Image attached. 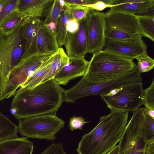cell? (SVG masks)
<instances>
[{
    "label": "cell",
    "mask_w": 154,
    "mask_h": 154,
    "mask_svg": "<svg viewBox=\"0 0 154 154\" xmlns=\"http://www.w3.org/2000/svg\"><path fill=\"white\" fill-rule=\"evenodd\" d=\"M139 34L154 42V15H136Z\"/></svg>",
    "instance_id": "7402d4cb"
},
{
    "label": "cell",
    "mask_w": 154,
    "mask_h": 154,
    "mask_svg": "<svg viewBox=\"0 0 154 154\" xmlns=\"http://www.w3.org/2000/svg\"><path fill=\"white\" fill-rule=\"evenodd\" d=\"M69 60L63 48L60 47L53 57L49 80L54 79L58 72L69 63Z\"/></svg>",
    "instance_id": "d4e9b609"
},
{
    "label": "cell",
    "mask_w": 154,
    "mask_h": 154,
    "mask_svg": "<svg viewBox=\"0 0 154 154\" xmlns=\"http://www.w3.org/2000/svg\"><path fill=\"white\" fill-rule=\"evenodd\" d=\"M72 18V16L69 10L64 7L58 22L56 31V36L59 47L64 45L67 32V24L68 21Z\"/></svg>",
    "instance_id": "cb8c5ba5"
},
{
    "label": "cell",
    "mask_w": 154,
    "mask_h": 154,
    "mask_svg": "<svg viewBox=\"0 0 154 154\" xmlns=\"http://www.w3.org/2000/svg\"><path fill=\"white\" fill-rule=\"evenodd\" d=\"M113 0H96L92 4L83 6L89 7L92 10L101 11L106 8L113 7Z\"/></svg>",
    "instance_id": "4dcf8cb0"
},
{
    "label": "cell",
    "mask_w": 154,
    "mask_h": 154,
    "mask_svg": "<svg viewBox=\"0 0 154 154\" xmlns=\"http://www.w3.org/2000/svg\"><path fill=\"white\" fill-rule=\"evenodd\" d=\"M96 0H66V1L69 3L85 5L93 3L95 2Z\"/></svg>",
    "instance_id": "d590c367"
},
{
    "label": "cell",
    "mask_w": 154,
    "mask_h": 154,
    "mask_svg": "<svg viewBox=\"0 0 154 154\" xmlns=\"http://www.w3.org/2000/svg\"><path fill=\"white\" fill-rule=\"evenodd\" d=\"M136 59L138 61L136 66L140 74L148 72L153 69L154 60L148 55L147 52L141 54Z\"/></svg>",
    "instance_id": "83f0119b"
},
{
    "label": "cell",
    "mask_w": 154,
    "mask_h": 154,
    "mask_svg": "<svg viewBox=\"0 0 154 154\" xmlns=\"http://www.w3.org/2000/svg\"><path fill=\"white\" fill-rule=\"evenodd\" d=\"M105 13L91 10L87 15V34L88 53L103 50L105 40Z\"/></svg>",
    "instance_id": "7c38bea8"
},
{
    "label": "cell",
    "mask_w": 154,
    "mask_h": 154,
    "mask_svg": "<svg viewBox=\"0 0 154 154\" xmlns=\"http://www.w3.org/2000/svg\"><path fill=\"white\" fill-rule=\"evenodd\" d=\"M119 147L118 145L116 146L112 149L107 154H119Z\"/></svg>",
    "instance_id": "8d00e7d4"
},
{
    "label": "cell",
    "mask_w": 154,
    "mask_h": 154,
    "mask_svg": "<svg viewBox=\"0 0 154 154\" xmlns=\"http://www.w3.org/2000/svg\"><path fill=\"white\" fill-rule=\"evenodd\" d=\"M18 0H6L4 8L0 13V23L17 5Z\"/></svg>",
    "instance_id": "1f68e13d"
},
{
    "label": "cell",
    "mask_w": 154,
    "mask_h": 154,
    "mask_svg": "<svg viewBox=\"0 0 154 154\" xmlns=\"http://www.w3.org/2000/svg\"><path fill=\"white\" fill-rule=\"evenodd\" d=\"M62 9L59 0H54L47 9L45 20L42 21L55 35L57 24Z\"/></svg>",
    "instance_id": "44dd1931"
},
{
    "label": "cell",
    "mask_w": 154,
    "mask_h": 154,
    "mask_svg": "<svg viewBox=\"0 0 154 154\" xmlns=\"http://www.w3.org/2000/svg\"><path fill=\"white\" fill-rule=\"evenodd\" d=\"M42 21L39 18L26 19L23 25L25 47L21 58L38 54L37 34Z\"/></svg>",
    "instance_id": "2e32d148"
},
{
    "label": "cell",
    "mask_w": 154,
    "mask_h": 154,
    "mask_svg": "<svg viewBox=\"0 0 154 154\" xmlns=\"http://www.w3.org/2000/svg\"><path fill=\"white\" fill-rule=\"evenodd\" d=\"M104 23L105 38L126 39L139 34L136 15L109 10L105 13Z\"/></svg>",
    "instance_id": "30bf717a"
},
{
    "label": "cell",
    "mask_w": 154,
    "mask_h": 154,
    "mask_svg": "<svg viewBox=\"0 0 154 154\" xmlns=\"http://www.w3.org/2000/svg\"><path fill=\"white\" fill-rule=\"evenodd\" d=\"M40 154H66L61 143H54L50 145Z\"/></svg>",
    "instance_id": "836d02e7"
},
{
    "label": "cell",
    "mask_w": 154,
    "mask_h": 154,
    "mask_svg": "<svg viewBox=\"0 0 154 154\" xmlns=\"http://www.w3.org/2000/svg\"><path fill=\"white\" fill-rule=\"evenodd\" d=\"M142 79L136 64L134 69L129 73L111 79L91 82L82 77L73 87L64 90L63 101L69 103H74L78 99L89 96L103 94L124 84L141 82Z\"/></svg>",
    "instance_id": "8992f818"
},
{
    "label": "cell",
    "mask_w": 154,
    "mask_h": 154,
    "mask_svg": "<svg viewBox=\"0 0 154 154\" xmlns=\"http://www.w3.org/2000/svg\"><path fill=\"white\" fill-rule=\"evenodd\" d=\"M87 21V16L79 21V28L76 32H67L64 45L69 58L84 57L88 53Z\"/></svg>",
    "instance_id": "4fadbf2b"
},
{
    "label": "cell",
    "mask_w": 154,
    "mask_h": 154,
    "mask_svg": "<svg viewBox=\"0 0 154 154\" xmlns=\"http://www.w3.org/2000/svg\"><path fill=\"white\" fill-rule=\"evenodd\" d=\"M64 91L54 79L31 89L20 87L14 96L10 112L19 120L55 113L63 101Z\"/></svg>",
    "instance_id": "6da1fadb"
},
{
    "label": "cell",
    "mask_w": 154,
    "mask_h": 154,
    "mask_svg": "<svg viewBox=\"0 0 154 154\" xmlns=\"http://www.w3.org/2000/svg\"><path fill=\"white\" fill-rule=\"evenodd\" d=\"M59 47L55 35L42 21L37 32L38 54H54L57 51Z\"/></svg>",
    "instance_id": "e0dca14e"
},
{
    "label": "cell",
    "mask_w": 154,
    "mask_h": 154,
    "mask_svg": "<svg viewBox=\"0 0 154 154\" xmlns=\"http://www.w3.org/2000/svg\"><path fill=\"white\" fill-rule=\"evenodd\" d=\"M110 11L129 14L154 15V0H113Z\"/></svg>",
    "instance_id": "5bb4252c"
},
{
    "label": "cell",
    "mask_w": 154,
    "mask_h": 154,
    "mask_svg": "<svg viewBox=\"0 0 154 154\" xmlns=\"http://www.w3.org/2000/svg\"><path fill=\"white\" fill-rule=\"evenodd\" d=\"M88 122L82 117L73 116L70 119L69 127L72 131L74 130H82L85 124Z\"/></svg>",
    "instance_id": "d6a6232c"
},
{
    "label": "cell",
    "mask_w": 154,
    "mask_h": 154,
    "mask_svg": "<svg viewBox=\"0 0 154 154\" xmlns=\"http://www.w3.org/2000/svg\"><path fill=\"white\" fill-rule=\"evenodd\" d=\"M79 21L73 18L68 21L66 28L67 32L71 33H75L79 30Z\"/></svg>",
    "instance_id": "e575fe53"
},
{
    "label": "cell",
    "mask_w": 154,
    "mask_h": 154,
    "mask_svg": "<svg viewBox=\"0 0 154 154\" xmlns=\"http://www.w3.org/2000/svg\"><path fill=\"white\" fill-rule=\"evenodd\" d=\"M33 143L23 137L0 141V154H32Z\"/></svg>",
    "instance_id": "d6986e66"
},
{
    "label": "cell",
    "mask_w": 154,
    "mask_h": 154,
    "mask_svg": "<svg viewBox=\"0 0 154 154\" xmlns=\"http://www.w3.org/2000/svg\"><path fill=\"white\" fill-rule=\"evenodd\" d=\"M25 20L12 28L0 30V94L11 71L21 59L25 47Z\"/></svg>",
    "instance_id": "277c9868"
},
{
    "label": "cell",
    "mask_w": 154,
    "mask_h": 154,
    "mask_svg": "<svg viewBox=\"0 0 154 154\" xmlns=\"http://www.w3.org/2000/svg\"><path fill=\"white\" fill-rule=\"evenodd\" d=\"M128 113L111 111L79 142L78 154H107L120 140L127 124Z\"/></svg>",
    "instance_id": "7a4b0ae2"
},
{
    "label": "cell",
    "mask_w": 154,
    "mask_h": 154,
    "mask_svg": "<svg viewBox=\"0 0 154 154\" xmlns=\"http://www.w3.org/2000/svg\"><path fill=\"white\" fill-rule=\"evenodd\" d=\"M64 124V121L54 113L47 114L20 120L18 131L26 138L53 140Z\"/></svg>",
    "instance_id": "ba28073f"
},
{
    "label": "cell",
    "mask_w": 154,
    "mask_h": 154,
    "mask_svg": "<svg viewBox=\"0 0 154 154\" xmlns=\"http://www.w3.org/2000/svg\"><path fill=\"white\" fill-rule=\"evenodd\" d=\"M146 112L145 108L134 112L119 142V154H154V143L148 142L145 136Z\"/></svg>",
    "instance_id": "5b68a950"
},
{
    "label": "cell",
    "mask_w": 154,
    "mask_h": 154,
    "mask_svg": "<svg viewBox=\"0 0 154 154\" xmlns=\"http://www.w3.org/2000/svg\"><path fill=\"white\" fill-rule=\"evenodd\" d=\"M25 19L23 14L18 9L17 5L0 23V30L12 28Z\"/></svg>",
    "instance_id": "484cf974"
},
{
    "label": "cell",
    "mask_w": 154,
    "mask_h": 154,
    "mask_svg": "<svg viewBox=\"0 0 154 154\" xmlns=\"http://www.w3.org/2000/svg\"><path fill=\"white\" fill-rule=\"evenodd\" d=\"M53 0H18L17 8L25 19L45 17Z\"/></svg>",
    "instance_id": "ac0fdd59"
},
{
    "label": "cell",
    "mask_w": 154,
    "mask_h": 154,
    "mask_svg": "<svg viewBox=\"0 0 154 154\" xmlns=\"http://www.w3.org/2000/svg\"><path fill=\"white\" fill-rule=\"evenodd\" d=\"M136 65L133 60L102 50L93 54L83 77L91 82L105 81L129 73Z\"/></svg>",
    "instance_id": "3957f363"
},
{
    "label": "cell",
    "mask_w": 154,
    "mask_h": 154,
    "mask_svg": "<svg viewBox=\"0 0 154 154\" xmlns=\"http://www.w3.org/2000/svg\"><path fill=\"white\" fill-rule=\"evenodd\" d=\"M143 104L145 107L154 110V78L150 85L143 91Z\"/></svg>",
    "instance_id": "f1b7e54d"
},
{
    "label": "cell",
    "mask_w": 154,
    "mask_h": 154,
    "mask_svg": "<svg viewBox=\"0 0 154 154\" xmlns=\"http://www.w3.org/2000/svg\"><path fill=\"white\" fill-rule=\"evenodd\" d=\"M146 109L147 113L149 115L154 119V110L147 108Z\"/></svg>",
    "instance_id": "74e56055"
},
{
    "label": "cell",
    "mask_w": 154,
    "mask_h": 154,
    "mask_svg": "<svg viewBox=\"0 0 154 154\" xmlns=\"http://www.w3.org/2000/svg\"><path fill=\"white\" fill-rule=\"evenodd\" d=\"M70 13L72 18L79 21L85 17L92 9L86 6L70 3L65 0L64 6Z\"/></svg>",
    "instance_id": "4316f807"
},
{
    "label": "cell",
    "mask_w": 154,
    "mask_h": 154,
    "mask_svg": "<svg viewBox=\"0 0 154 154\" xmlns=\"http://www.w3.org/2000/svg\"><path fill=\"white\" fill-rule=\"evenodd\" d=\"M55 54H36L21 58L11 71L0 94V100L14 96L28 78Z\"/></svg>",
    "instance_id": "9c48e42d"
},
{
    "label": "cell",
    "mask_w": 154,
    "mask_h": 154,
    "mask_svg": "<svg viewBox=\"0 0 154 154\" xmlns=\"http://www.w3.org/2000/svg\"><path fill=\"white\" fill-rule=\"evenodd\" d=\"M144 90L141 82L129 83L100 95L111 111L134 112L143 104Z\"/></svg>",
    "instance_id": "52a82bcc"
},
{
    "label": "cell",
    "mask_w": 154,
    "mask_h": 154,
    "mask_svg": "<svg viewBox=\"0 0 154 154\" xmlns=\"http://www.w3.org/2000/svg\"><path fill=\"white\" fill-rule=\"evenodd\" d=\"M144 131L147 141L150 143H154V119L148 114L146 108L145 116Z\"/></svg>",
    "instance_id": "f546056e"
},
{
    "label": "cell",
    "mask_w": 154,
    "mask_h": 154,
    "mask_svg": "<svg viewBox=\"0 0 154 154\" xmlns=\"http://www.w3.org/2000/svg\"><path fill=\"white\" fill-rule=\"evenodd\" d=\"M69 63L61 69L54 79L59 85H66L70 81L85 75L89 61L84 57L69 58Z\"/></svg>",
    "instance_id": "9a60e30c"
},
{
    "label": "cell",
    "mask_w": 154,
    "mask_h": 154,
    "mask_svg": "<svg viewBox=\"0 0 154 154\" xmlns=\"http://www.w3.org/2000/svg\"><path fill=\"white\" fill-rule=\"evenodd\" d=\"M18 127L0 112V141L18 137Z\"/></svg>",
    "instance_id": "603a6c76"
},
{
    "label": "cell",
    "mask_w": 154,
    "mask_h": 154,
    "mask_svg": "<svg viewBox=\"0 0 154 154\" xmlns=\"http://www.w3.org/2000/svg\"><path fill=\"white\" fill-rule=\"evenodd\" d=\"M142 38L139 34L126 39L105 38L103 50L133 60L141 54L147 52V45Z\"/></svg>",
    "instance_id": "8fae6325"
},
{
    "label": "cell",
    "mask_w": 154,
    "mask_h": 154,
    "mask_svg": "<svg viewBox=\"0 0 154 154\" xmlns=\"http://www.w3.org/2000/svg\"><path fill=\"white\" fill-rule=\"evenodd\" d=\"M55 54L29 76L20 87L25 89H31L48 81L53 58Z\"/></svg>",
    "instance_id": "ffe728a7"
}]
</instances>
